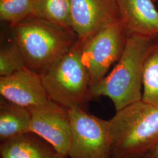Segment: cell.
Here are the masks:
<instances>
[{
	"mask_svg": "<svg viewBox=\"0 0 158 158\" xmlns=\"http://www.w3.org/2000/svg\"><path fill=\"white\" fill-rule=\"evenodd\" d=\"M13 38L27 68L40 74L78 42L73 31L38 17L11 27Z\"/></svg>",
	"mask_w": 158,
	"mask_h": 158,
	"instance_id": "obj_1",
	"label": "cell"
},
{
	"mask_svg": "<svg viewBox=\"0 0 158 158\" xmlns=\"http://www.w3.org/2000/svg\"><path fill=\"white\" fill-rule=\"evenodd\" d=\"M154 40L128 34L124 49L115 66L97 83L91 86V98L105 96L115 111L141 100L143 62Z\"/></svg>",
	"mask_w": 158,
	"mask_h": 158,
	"instance_id": "obj_2",
	"label": "cell"
},
{
	"mask_svg": "<svg viewBox=\"0 0 158 158\" xmlns=\"http://www.w3.org/2000/svg\"><path fill=\"white\" fill-rule=\"evenodd\" d=\"M111 158H141L158 144V107L134 102L110 119Z\"/></svg>",
	"mask_w": 158,
	"mask_h": 158,
	"instance_id": "obj_3",
	"label": "cell"
},
{
	"mask_svg": "<svg viewBox=\"0 0 158 158\" xmlns=\"http://www.w3.org/2000/svg\"><path fill=\"white\" fill-rule=\"evenodd\" d=\"M82 43L76 45L40 74L42 83L49 98L66 109H85L92 100L88 72L82 62Z\"/></svg>",
	"mask_w": 158,
	"mask_h": 158,
	"instance_id": "obj_4",
	"label": "cell"
},
{
	"mask_svg": "<svg viewBox=\"0 0 158 158\" xmlns=\"http://www.w3.org/2000/svg\"><path fill=\"white\" fill-rule=\"evenodd\" d=\"M70 121L69 158H111L109 120L87 113L85 109H68Z\"/></svg>",
	"mask_w": 158,
	"mask_h": 158,
	"instance_id": "obj_5",
	"label": "cell"
},
{
	"mask_svg": "<svg viewBox=\"0 0 158 158\" xmlns=\"http://www.w3.org/2000/svg\"><path fill=\"white\" fill-rule=\"evenodd\" d=\"M128 35L118 19L82 43L81 60L89 74L90 87L103 79L113 63L118 60Z\"/></svg>",
	"mask_w": 158,
	"mask_h": 158,
	"instance_id": "obj_6",
	"label": "cell"
},
{
	"mask_svg": "<svg viewBox=\"0 0 158 158\" xmlns=\"http://www.w3.org/2000/svg\"><path fill=\"white\" fill-rule=\"evenodd\" d=\"M28 110L31 114V132L68 157L70 142V121L68 109L51 100L43 106Z\"/></svg>",
	"mask_w": 158,
	"mask_h": 158,
	"instance_id": "obj_7",
	"label": "cell"
},
{
	"mask_svg": "<svg viewBox=\"0 0 158 158\" xmlns=\"http://www.w3.org/2000/svg\"><path fill=\"white\" fill-rule=\"evenodd\" d=\"M72 28L81 43L119 19L117 0H70Z\"/></svg>",
	"mask_w": 158,
	"mask_h": 158,
	"instance_id": "obj_8",
	"label": "cell"
},
{
	"mask_svg": "<svg viewBox=\"0 0 158 158\" xmlns=\"http://www.w3.org/2000/svg\"><path fill=\"white\" fill-rule=\"evenodd\" d=\"M0 94L6 100L28 109L51 102L40 74L25 68L6 76H0Z\"/></svg>",
	"mask_w": 158,
	"mask_h": 158,
	"instance_id": "obj_9",
	"label": "cell"
},
{
	"mask_svg": "<svg viewBox=\"0 0 158 158\" xmlns=\"http://www.w3.org/2000/svg\"><path fill=\"white\" fill-rule=\"evenodd\" d=\"M119 20L128 34L158 37V11L153 0H117Z\"/></svg>",
	"mask_w": 158,
	"mask_h": 158,
	"instance_id": "obj_10",
	"label": "cell"
},
{
	"mask_svg": "<svg viewBox=\"0 0 158 158\" xmlns=\"http://www.w3.org/2000/svg\"><path fill=\"white\" fill-rule=\"evenodd\" d=\"M1 158H68L32 132L1 142Z\"/></svg>",
	"mask_w": 158,
	"mask_h": 158,
	"instance_id": "obj_11",
	"label": "cell"
},
{
	"mask_svg": "<svg viewBox=\"0 0 158 158\" xmlns=\"http://www.w3.org/2000/svg\"><path fill=\"white\" fill-rule=\"evenodd\" d=\"M31 114L27 108L1 97L0 102V141H8L31 132Z\"/></svg>",
	"mask_w": 158,
	"mask_h": 158,
	"instance_id": "obj_12",
	"label": "cell"
},
{
	"mask_svg": "<svg viewBox=\"0 0 158 158\" xmlns=\"http://www.w3.org/2000/svg\"><path fill=\"white\" fill-rule=\"evenodd\" d=\"M142 100L158 107V41L156 39L148 48L143 62Z\"/></svg>",
	"mask_w": 158,
	"mask_h": 158,
	"instance_id": "obj_13",
	"label": "cell"
},
{
	"mask_svg": "<svg viewBox=\"0 0 158 158\" xmlns=\"http://www.w3.org/2000/svg\"><path fill=\"white\" fill-rule=\"evenodd\" d=\"M34 17L72 29L71 1L36 0Z\"/></svg>",
	"mask_w": 158,
	"mask_h": 158,
	"instance_id": "obj_14",
	"label": "cell"
},
{
	"mask_svg": "<svg viewBox=\"0 0 158 158\" xmlns=\"http://www.w3.org/2000/svg\"><path fill=\"white\" fill-rule=\"evenodd\" d=\"M36 0H0V19L11 27L34 17Z\"/></svg>",
	"mask_w": 158,
	"mask_h": 158,
	"instance_id": "obj_15",
	"label": "cell"
},
{
	"mask_svg": "<svg viewBox=\"0 0 158 158\" xmlns=\"http://www.w3.org/2000/svg\"><path fill=\"white\" fill-rule=\"evenodd\" d=\"M26 68L21 53L13 38L1 46L0 49V76H6Z\"/></svg>",
	"mask_w": 158,
	"mask_h": 158,
	"instance_id": "obj_16",
	"label": "cell"
},
{
	"mask_svg": "<svg viewBox=\"0 0 158 158\" xmlns=\"http://www.w3.org/2000/svg\"><path fill=\"white\" fill-rule=\"evenodd\" d=\"M141 158H158V144Z\"/></svg>",
	"mask_w": 158,
	"mask_h": 158,
	"instance_id": "obj_17",
	"label": "cell"
},
{
	"mask_svg": "<svg viewBox=\"0 0 158 158\" xmlns=\"http://www.w3.org/2000/svg\"><path fill=\"white\" fill-rule=\"evenodd\" d=\"M158 1V0H153V2H155V1Z\"/></svg>",
	"mask_w": 158,
	"mask_h": 158,
	"instance_id": "obj_18",
	"label": "cell"
},
{
	"mask_svg": "<svg viewBox=\"0 0 158 158\" xmlns=\"http://www.w3.org/2000/svg\"><path fill=\"white\" fill-rule=\"evenodd\" d=\"M156 40H157L158 41V37L157 38H156Z\"/></svg>",
	"mask_w": 158,
	"mask_h": 158,
	"instance_id": "obj_19",
	"label": "cell"
},
{
	"mask_svg": "<svg viewBox=\"0 0 158 158\" xmlns=\"http://www.w3.org/2000/svg\"></svg>",
	"mask_w": 158,
	"mask_h": 158,
	"instance_id": "obj_20",
	"label": "cell"
}]
</instances>
